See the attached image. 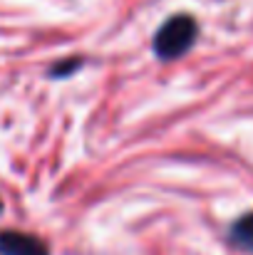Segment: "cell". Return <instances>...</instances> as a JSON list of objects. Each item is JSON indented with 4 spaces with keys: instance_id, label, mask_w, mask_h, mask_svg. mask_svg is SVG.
Returning a JSON list of instances; mask_svg holds the SVG:
<instances>
[{
    "instance_id": "1",
    "label": "cell",
    "mask_w": 253,
    "mask_h": 255,
    "mask_svg": "<svg viewBox=\"0 0 253 255\" xmlns=\"http://www.w3.org/2000/svg\"><path fill=\"white\" fill-rule=\"evenodd\" d=\"M199 25L191 15H174L157 30L154 35V52L162 60H176L191 50L196 42Z\"/></svg>"
},
{
    "instance_id": "2",
    "label": "cell",
    "mask_w": 253,
    "mask_h": 255,
    "mask_svg": "<svg viewBox=\"0 0 253 255\" xmlns=\"http://www.w3.org/2000/svg\"><path fill=\"white\" fill-rule=\"evenodd\" d=\"M0 255H50L47 246L30 233L5 231L0 233Z\"/></svg>"
},
{
    "instance_id": "3",
    "label": "cell",
    "mask_w": 253,
    "mask_h": 255,
    "mask_svg": "<svg viewBox=\"0 0 253 255\" xmlns=\"http://www.w3.org/2000/svg\"><path fill=\"white\" fill-rule=\"evenodd\" d=\"M231 241H234L239 248L253 253V211L246 213L244 218H239V221L231 226Z\"/></svg>"
},
{
    "instance_id": "4",
    "label": "cell",
    "mask_w": 253,
    "mask_h": 255,
    "mask_svg": "<svg viewBox=\"0 0 253 255\" xmlns=\"http://www.w3.org/2000/svg\"><path fill=\"white\" fill-rule=\"evenodd\" d=\"M0 211H2V203H0Z\"/></svg>"
}]
</instances>
